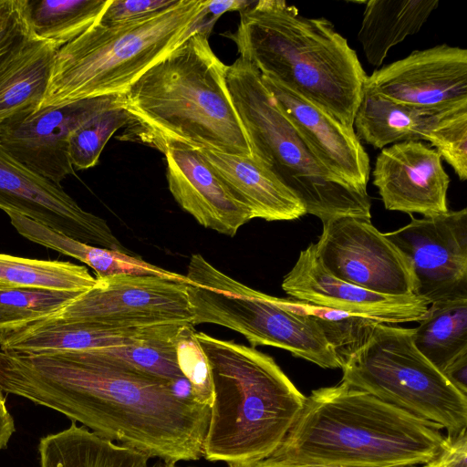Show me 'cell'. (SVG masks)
Listing matches in <instances>:
<instances>
[{
  "label": "cell",
  "instance_id": "6da1fadb",
  "mask_svg": "<svg viewBox=\"0 0 467 467\" xmlns=\"http://www.w3.org/2000/svg\"><path fill=\"white\" fill-rule=\"evenodd\" d=\"M164 379L87 350H0V388L57 410L96 434L167 462L197 461L211 407Z\"/></svg>",
  "mask_w": 467,
  "mask_h": 467
},
{
  "label": "cell",
  "instance_id": "7a4b0ae2",
  "mask_svg": "<svg viewBox=\"0 0 467 467\" xmlns=\"http://www.w3.org/2000/svg\"><path fill=\"white\" fill-rule=\"evenodd\" d=\"M209 34L196 31L122 94L130 120L120 140L164 153L174 145L252 157Z\"/></svg>",
  "mask_w": 467,
  "mask_h": 467
},
{
  "label": "cell",
  "instance_id": "3957f363",
  "mask_svg": "<svg viewBox=\"0 0 467 467\" xmlns=\"http://www.w3.org/2000/svg\"><path fill=\"white\" fill-rule=\"evenodd\" d=\"M441 429L340 381L306 397L270 457L316 467H413L438 453Z\"/></svg>",
  "mask_w": 467,
  "mask_h": 467
},
{
  "label": "cell",
  "instance_id": "277c9868",
  "mask_svg": "<svg viewBox=\"0 0 467 467\" xmlns=\"http://www.w3.org/2000/svg\"><path fill=\"white\" fill-rule=\"evenodd\" d=\"M224 36L240 57L354 130L368 78L347 39L324 17H306L281 0L253 1Z\"/></svg>",
  "mask_w": 467,
  "mask_h": 467
},
{
  "label": "cell",
  "instance_id": "5b68a950",
  "mask_svg": "<svg viewBox=\"0 0 467 467\" xmlns=\"http://www.w3.org/2000/svg\"><path fill=\"white\" fill-rule=\"evenodd\" d=\"M194 336L210 364L213 387L202 457L227 464L269 457L306 397L272 357L203 332Z\"/></svg>",
  "mask_w": 467,
  "mask_h": 467
},
{
  "label": "cell",
  "instance_id": "8992f818",
  "mask_svg": "<svg viewBox=\"0 0 467 467\" xmlns=\"http://www.w3.org/2000/svg\"><path fill=\"white\" fill-rule=\"evenodd\" d=\"M204 0L175 5L136 20H99L61 47L38 109L122 95L149 68L195 32Z\"/></svg>",
  "mask_w": 467,
  "mask_h": 467
},
{
  "label": "cell",
  "instance_id": "52a82bcc",
  "mask_svg": "<svg viewBox=\"0 0 467 467\" xmlns=\"http://www.w3.org/2000/svg\"><path fill=\"white\" fill-rule=\"evenodd\" d=\"M226 82L253 158L296 196L306 213L322 223L343 216L371 220L368 192L348 185L317 160L249 61L239 57L228 66Z\"/></svg>",
  "mask_w": 467,
  "mask_h": 467
},
{
  "label": "cell",
  "instance_id": "ba28073f",
  "mask_svg": "<svg viewBox=\"0 0 467 467\" xmlns=\"http://www.w3.org/2000/svg\"><path fill=\"white\" fill-rule=\"evenodd\" d=\"M186 288L192 325L225 327L253 348L271 346L323 368H342L344 359L312 316L296 310L289 298L254 290L212 265L201 254L188 265Z\"/></svg>",
  "mask_w": 467,
  "mask_h": 467
},
{
  "label": "cell",
  "instance_id": "9c48e42d",
  "mask_svg": "<svg viewBox=\"0 0 467 467\" xmlns=\"http://www.w3.org/2000/svg\"><path fill=\"white\" fill-rule=\"evenodd\" d=\"M412 335L413 328L372 322L346 357L341 381L456 435L467 426V395L418 350Z\"/></svg>",
  "mask_w": 467,
  "mask_h": 467
},
{
  "label": "cell",
  "instance_id": "30bf717a",
  "mask_svg": "<svg viewBox=\"0 0 467 467\" xmlns=\"http://www.w3.org/2000/svg\"><path fill=\"white\" fill-rule=\"evenodd\" d=\"M96 280L93 287L45 317L123 328L193 326L186 282L133 275Z\"/></svg>",
  "mask_w": 467,
  "mask_h": 467
},
{
  "label": "cell",
  "instance_id": "8fae6325",
  "mask_svg": "<svg viewBox=\"0 0 467 467\" xmlns=\"http://www.w3.org/2000/svg\"><path fill=\"white\" fill-rule=\"evenodd\" d=\"M315 247L324 267L343 281L384 295H415L410 261L370 219L343 216L324 223Z\"/></svg>",
  "mask_w": 467,
  "mask_h": 467
},
{
  "label": "cell",
  "instance_id": "7c38bea8",
  "mask_svg": "<svg viewBox=\"0 0 467 467\" xmlns=\"http://www.w3.org/2000/svg\"><path fill=\"white\" fill-rule=\"evenodd\" d=\"M410 217L384 234L410 261L415 295L430 304L467 297V209Z\"/></svg>",
  "mask_w": 467,
  "mask_h": 467
},
{
  "label": "cell",
  "instance_id": "4fadbf2b",
  "mask_svg": "<svg viewBox=\"0 0 467 467\" xmlns=\"http://www.w3.org/2000/svg\"><path fill=\"white\" fill-rule=\"evenodd\" d=\"M0 209L24 215L89 245L130 253L101 217L11 157L0 143Z\"/></svg>",
  "mask_w": 467,
  "mask_h": 467
},
{
  "label": "cell",
  "instance_id": "5bb4252c",
  "mask_svg": "<svg viewBox=\"0 0 467 467\" xmlns=\"http://www.w3.org/2000/svg\"><path fill=\"white\" fill-rule=\"evenodd\" d=\"M364 89L428 113L467 104V50L447 44L414 50L374 70Z\"/></svg>",
  "mask_w": 467,
  "mask_h": 467
},
{
  "label": "cell",
  "instance_id": "9a60e30c",
  "mask_svg": "<svg viewBox=\"0 0 467 467\" xmlns=\"http://www.w3.org/2000/svg\"><path fill=\"white\" fill-rule=\"evenodd\" d=\"M123 107L122 95L84 99L16 115L0 126V143L16 161L61 185L75 175L67 139L78 124L107 109Z\"/></svg>",
  "mask_w": 467,
  "mask_h": 467
},
{
  "label": "cell",
  "instance_id": "2e32d148",
  "mask_svg": "<svg viewBox=\"0 0 467 467\" xmlns=\"http://www.w3.org/2000/svg\"><path fill=\"white\" fill-rule=\"evenodd\" d=\"M282 288L300 301L392 325L419 322L431 305L416 295L379 294L334 276L322 265L315 244L300 252Z\"/></svg>",
  "mask_w": 467,
  "mask_h": 467
},
{
  "label": "cell",
  "instance_id": "e0dca14e",
  "mask_svg": "<svg viewBox=\"0 0 467 467\" xmlns=\"http://www.w3.org/2000/svg\"><path fill=\"white\" fill-rule=\"evenodd\" d=\"M441 155L422 141H403L385 147L372 171L387 210L423 217L448 212L450 177Z\"/></svg>",
  "mask_w": 467,
  "mask_h": 467
},
{
  "label": "cell",
  "instance_id": "ac0fdd59",
  "mask_svg": "<svg viewBox=\"0 0 467 467\" xmlns=\"http://www.w3.org/2000/svg\"><path fill=\"white\" fill-rule=\"evenodd\" d=\"M261 77L317 160L338 179L367 192L369 157L355 130L292 89L270 78Z\"/></svg>",
  "mask_w": 467,
  "mask_h": 467
},
{
  "label": "cell",
  "instance_id": "d6986e66",
  "mask_svg": "<svg viewBox=\"0 0 467 467\" xmlns=\"http://www.w3.org/2000/svg\"><path fill=\"white\" fill-rule=\"evenodd\" d=\"M164 155L169 190L198 223L233 237L253 219L198 150L174 145Z\"/></svg>",
  "mask_w": 467,
  "mask_h": 467
},
{
  "label": "cell",
  "instance_id": "ffe728a7",
  "mask_svg": "<svg viewBox=\"0 0 467 467\" xmlns=\"http://www.w3.org/2000/svg\"><path fill=\"white\" fill-rule=\"evenodd\" d=\"M170 326L123 328L42 317L0 333V350L31 355L123 346L156 336Z\"/></svg>",
  "mask_w": 467,
  "mask_h": 467
},
{
  "label": "cell",
  "instance_id": "44dd1931",
  "mask_svg": "<svg viewBox=\"0 0 467 467\" xmlns=\"http://www.w3.org/2000/svg\"><path fill=\"white\" fill-rule=\"evenodd\" d=\"M198 150L231 192L247 207L253 219L290 221L306 214L296 196L254 158L209 149Z\"/></svg>",
  "mask_w": 467,
  "mask_h": 467
},
{
  "label": "cell",
  "instance_id": "7402d4cb",
  "mask_svg": "<svg viewBox=\"0 0 467 467\" xmlns=\"http://www.w3.org/2000/svg\"><path fill=\"white\" fill-rule=\"evenodd\" d=\"M59 48L31 31L7 56L0 67V126L40 108Z\"/></svg>",
  "mask_w": 467,
  "mask_h": 467
},
{
  "label": "cell",
  "instance_id": "603a6c76",
  "mask_svg": "<svg viewBox=\"0 0 467 467\" xmlns=\"http://www.w3.org/2000/svg\"><path fill=\"white\" fill-rule=\"evenodd\" d=\"M40 467H152L150 457L72 421L38 443Z\"/></svg>",
  "mask_w": 467,
  "mask_h": 467
},
{
  "label": "cell",
  "instance_id": "cb8c5ba5",
  "mask_svg": "<svg viewBox=\"0 0 467 467\" xmlns=\"http://www.w3.org/2000/svg\"><path fill=\"white\" fill-rule=\"evenodd\" d=\"M365 4L358 39L368 62L379 67L392 47L420 30L439 1L369 0Z\"/></svg>",
  "mask_w": 467,
  "mask_h": 467
},
{
  "label": "cell",
  "instance_id": "d4e9b609",
  "mask_svg": "<svg viewBox=\"0 0 467 467\" xmlns=\"http://www.w3.org/2000/svg\"><path fill=\"white\" fill-rule=\"evenodd\" d=\"M22 234L37 244L84 263L95 272L98 279L117 275H133L186 281L185 275L149 264L130 253L87 244L32 220L25 223Z\"/></svg>",
  "mask_w": 467,
  "mask_h": 467
},
{
  "label": "cell",
  "instance_id": "484cf974",
  "mask_svg": "<svg viewBox=\"0 0 467 467\" xmlns=\"http://www.w3.org/2000/svg\"><path fill=\"white\" fill-rule=\"evenodd\" d=\"M431 114L364 89L353 128L359 140L382 150L399 142L421 141Z\"/></svg>",
  "mask_w": 467,
  "mask_h": 467
},
{
  "label": "cell",
  "instance_id": "4316f807",
  "mask_svg": "<svg viewBox=\"0 0 467 467\" xmlns=\"http://www.w3.org/2000/svg\"><path fill=\"white\" fill-rule=\"evenodd\" d=\"M418 350L441 373L467 354V297L431 304L413 328Z\"/></svg>",
  "mask_w": 467,
  "mask_h": 467
},
{
  "label": "cell",
  "instance_id": "83f0119b",
  "mask_svg": "<svg viewBox=\"0 0 467 467\" xmlns=\"http://www.w3.org/2000/svg\"><path fill=\"white\" fill-rule=\"evenodd\" d=\"M96 283V277L83 265L0 254V290L33 288L83 293Z\"/></svg>",
  "mask_w": 467,
  "mask_h": 467
},
{
  "label": "cell",
  "instance_id": "f1b7e54d",
  "mask_svg": "<svg viewBox=\"0 0 467 467\" xmlns=\"http://www.w3.org/2000/svg\"><path fill=\"white\" fill-rule=\"evenodd\" d=\"M184 326L192 325H171L156 336L131 344L88 350L108 362L177 385L186 380L176 356V343Z\"/></svg>",
  "mask_w": 467,
  "mask_h": 467
},
{
  "label": "cell",
  "instance_id": "f546056e",
  "mask_svg": "<svg viewBox=\"0 0 467 467\" xmlns=\"http://www.w3.org/2000/svg\"><path fill=\"white\" fill-rule=\"evenodd\" d=\"M110 0H27L31 30L60 47L95 24Z\"/></svg>",
  "mask_w": 467,
  "mask_h": 467
},
{
  "label": "cell",
  "instance_id": "4dcf8cb0",
  "mask_svg": "<svg viewBox=\"0 0 467 467\" xmlns=\"http://www.w3.org/2000/svg\"><path fill=\"white\" fill-rule=\"evenodd\" d=\"M130 120L123 107L103 109L80 124L68 135V156L73 168L87 170L99 162L110 137Z\"/></svg>",
  "mask_w": 467,
  "mask_h": 467
},
{
  "label": "cell",
  "instance_id": "1f68e13d",
  "mask_svg": "<svg viewBox=\"0 0 467 467\" xmlns=\"http://www.w3.org/2000/svg\"><path fill=\"white\" fill-rule=\"evenodd\" d=\"M422 140L435 147L461 181L467 179V104L431 114Z\"/></svg>",
  "mask_w": 467,
  "mask_h": 467
},
{
  "label": "cell",
  "instance_id": "d6a6232c",
  "mask_svg": "<svg viewBox=\"0 0 467 467\" xmlns=\"http://www.w3.org/2000/svg\"><path fill=\"white\" fill-rule=\"evenodd\" d=\"M80 294L33 288L0 290V333L47 316Z\"/></svg>",
  "mask_w": 467,
  "mask_h": 467
},
{
  "label": "cell",
  "instance_id": "836d02e7",
  "mask_svg": "<svg viewBox=\"0 0 467 467\" xmlns=\"http://www.w3.org/2000/svg\"><path fill=\"white\" fill-rule=\"evenodd\" d=\"M193 326H184L176 343L178 366L189 385L190 396L212 406L213 387L208 359L194 336Z\"/></svg>",
  "mask_w": 467,
  "mask_h": 467
},
{
  "label": "cell",
  "instance_id": "e575fe53",
  "mask_svg": "<svg viewBox=\"0 0 467 467\" xmlns=\"http://www.w3.org/2000/svg\"><path fill=\"white\" fill-rule=\"evenodd\" d=\"M179 0H110L99 22L114 25L161 12Z\"/></svg>",
  "mask_w": 467,
  "mask_h": 467
},
{
  "label": "cell",
  "instance_id": "d590c367",
  "mask_svg": "<svg viewBox=\"0 0 467 467\" xmlns=\"http://www.w3.org/2000/svg\"><path fill=\"white\" fill-rule=\"evenodd\" d=\"M423 467H467L466 429L456 435H447L438 453Z\"/></svg>",
  "mask_w": 467,
  "mask_h": 467
},
{
  "label": "cell",
  "instance_id": "8d00e7d4",
  "mask_svg": "<svg viewBox=\"0 0 467 467\" xmlns=\"http://www.w3.org/2000/svg\"><path fill=\"white\" fill-rule=\"evenodd\" d=\"M252 2L247 0H205L195 32L201 31L210 35L213 25L222 15L229 11H241L250 5Z\"/></svg>",
  "mask_w": 467,
  "mask_h": 467
},
{
  "label": "cell",
  "instance_id": "74e56055",
  "mask_svg": "<svg viewBox=\"0 0 467 467\" xmlns=\"http://www.w3.org/2000/svg\"><path fill=\"white\" fill-rule=\"evenodd\" d=\"M442 374L457 389L467 395V354L453 361Z\"/></svg>",
  "mask_w": 467,
  "mask_h": 467
},
{
  "label": "cell",
  "instance_id": "f35d334b",
  "mask_svg": "<svg viewBox=\"0 0 467 467\" xmlns=\"http://www.w3.org/2000/svg\"><path fill=\"white\" fill-rule=\"evenodd\" d=\"M3 392L0 388V450L7 447L9 440L16 431L14 419L6 407Z\"/></svg>",
  "mask_w": 467,
  "mask_h": 467
},
{
  "label": "cell",
  "instance_id": "ab89813d",
  "mask_svg": "<svg viewBox=\"0 0 467 467\" xmlns=\"http://www.w3.org/2000/svg\"><path fill=\"white\" fill-rule=\"evenodd\" d=\"M228 467H316V466H306V465H295V464H286L281 462L279 461L275 460L272 457H267L261 460L239 462V463H231L227 464Z\"/></svg>",
  "mask_w": 467,
  "mask_h": 467
},
{
  "label": "cell",
  "instance_id": "60d3db41",
  "mask_svg": "<svg viewBox=\"0 0 467 467\" xmlns=\"http://www.w3.org/2000/svg\"><path fill=\"white\" fill-rule=\"evenodd\" d=\"M152 467H178V466H177V463L159 461Z\"/></svg>",
  "mask_w": 467,
  "mask_h": 467
},
{
  "label": "cell",
  "instance_id": "b9f144b4",
  "mask_svg": "<svg viewBox=\"0 0 467 467\" xmlns=\"http://www.w3.org/2000/svg\"><path fill=\"white\" fill-rule=\"evenodd\" d=\"M389 467H409V466H389Z\"/></svg>",
  "mask_w": 467,
  "mask_h": 467
}]
</instances>
